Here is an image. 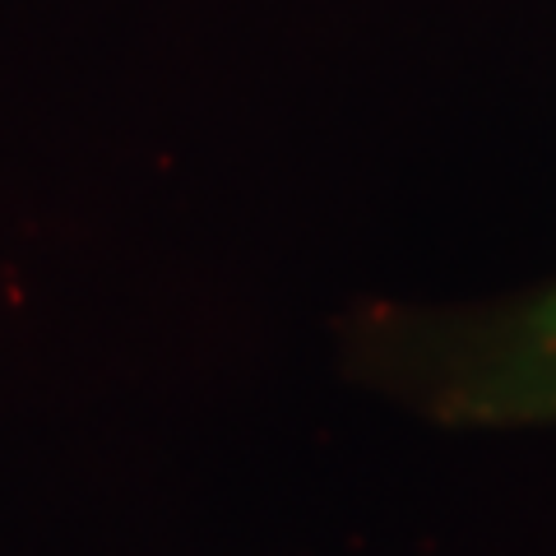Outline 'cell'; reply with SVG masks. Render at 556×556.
<instances>
[{"mask_svg":"<svg viewBox=\"0 0 556 556\" xmlns=\"http://www.w3.org/2000/svg\"><path fill=\"white\" fill-rule=\"evenodd\" d=\"M343 357L441 427H556V278L482 306H362Z\"/></svg>","mask_w":556,"mask_h":556,"instance_id":"1","label":"cell"}]
</instances>
